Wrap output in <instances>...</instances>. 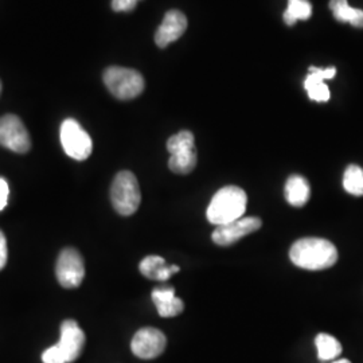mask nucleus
<instances>
[{"mask_svg":"<svg viewBox=\"0 0 363 363\" xmlns=\"http://www.w3.org/2000/svg\"><path fill=\"white\" fill-rule=\"evenodd\" d=\"M291 261L303 269L322 271L331 268L337 261V250L325 238L307 237L296 241L289 250Z\"/></svg>","mask_w":363,"mask_h":363,"instance_id":"f257e3e1","label":"nucleus"},{"mask_svg":"<svg viewBox=\"0 0 363 363\" xmlns=\"http://www.w3.org/2000/svg\"><path fill=\"white\" fill-rule=\"evenodd\" d=\"M247 193L237 186H226L217 191L210 205L206 216L210 223L220 226L229 222L240 220L247 211Z\"/></svg>","mask_w":363,"mask_h":363,"instance_id":"f03ea898","label":"nucleus"},{"mask_svg":"<svg viewBox=\"0 0 363 363\" xmlns=\"http://www.w3.org/2000/svg\"><path fill=\"white\" fill-rule=\"evenodd\" d=\"M111 201L120 216L128 217L140 206L142 193L139 182L130 171H120L112 182Z\"/></svg>","mask_w":363,"mask_h":363,"instance_id":"7ed1b4c3","label":"nucleus"},{"mask_svg":"<svg viewBox=\"0 0 363 363\" xmlns=\"http://www.w3.org/2000/svg\"><path fill=\"white\" fill-rule=\"evenodd\" d=\"M104 84L118 100H132L144 91L143 76L128 67H108L104 72Z\"/></svg>","mask_w":363,"mask_h":363,"instance_id":"20e7f679","label":"nucleus"},{"mask_svg":"<svg viewBox=\"0 0 363 363\" xmlns=\"http://www.w3.org/2000/svg\"><path fill=\"white\" fill-rule=\"evenodd\" d=\"M169 152V167L172 172L186 175L196 166L194 135L190 130H181L167 142Z\"/></svg>","mask_w":363,"mask_h":363,"instance_id":"39448f33","label":"nucleus"},{"mask_svg":"<svg viewBox=\"0 0 363 363\" xmlns=\"http://www.w3.org/2000/svg\"><path fill=\"white\" fill-rule=\"evenodd\" d=\"M61 144L66 152L74 160L88 159L93 150L91 136L84 130L77 120L66 118L61 125Z\"/></svg>","mask_w":363,"mask_h":363,"instance_id":"423d86ee","label":"nucleus"},{"mask_svg":"<svg viewBox=\"0 0 363 363\" xmlns=\"http://www.w3.org/2000/svg\"><path fill=\"white\" fill-rule=\"evenodd\" d=\"M55 274L58 283L64 288L70 289L81 286L85 277V264L77 249L66 247L60 253L55 265Z\"/></svg>","mask_w":363,"mask_h":363,"instance_id":"0eeeda50","label":"nucleus"},{"mask_svg":"<svg viewBox=\"0 0 363 363\" xmlns=\"http://www.w3.org/2000/svg\"><path fill=\"white\" fill-rule=\"evenodd\" d=\"M0 145L16 154L28 152L31 148V139L19 117L15 115L0 117Z\"/></svg>","mask_w":363,"mask_h":363,"instance_id":"6e6552de","label":"nucleus"},{"mask_svg":"<svg viewBox=\"0 0 363 363\" xmlns=\"http://www.w3.org/2000/svg\"><path fill=\"white\" fill-rule=\"evenodd\" d=\"M167 339L164 334L152 327H145L139 330L132 339V352L142 359H154L166 350Z\"/></svg>","mask_w":363,"mask_h":363,"instance_id":"1a4fd4ad","label":"nucleus"},{"mask_svg":"<svg viewBox=\"0 0 363 363\" xmlns=\"http://www.w3.org/2000/svg\"><path fill=\"white\" fill-rule=\"evenodd\" d=\"M262 222L257 217H242L240 220L217 226L213 232V241L220 247H229L240 241L247 234L255 233L261 228Z\"/></svg>","mask_w":363,"mask_h":363,"instance_id":"9d476101","label":"nucleus"},{"mask_svg":"<svg viewBox=\"0 0 363 363\" xmlns=\"http://www.w3.org/2000/svg\"><path fill=\"white\" fill-rule=\"evenodd\" d=\"M85 334L79 328L76 320L67 319L61 325V337L57 346L65 355L66 362L72 363L77 361L85 346Z\"/></svg>","mask_w":363,"mask_h":363,"instance_id":"9b49d317","label":"nucleus"},{"mask_svg":"<svg viewBox=\"0 0 363 363\" xmlns=\"http://www.w3.org/2000/svg\"><path fill=\"white\" fill-rule=\"evenodd\" d=\"M187 28V18L179 10H169L164 15L162 25L155 33V42L159 48H167L169 43L181 38Z\"/></svg>","mask_w":363,"mask_h":363,"instance_id":"f8f14e48","label":"nucleus"},{"mask_svg":"<svg viewBox=\"0 0 363 363\" xmlns=\"http://www.w3.org/2000/svg\"><path fill=\"white\" fill-rule=\"evenodd\" d=\"M337 69L335 67H310V73L304 79V88L308 93L312 101L316 103H325L330 100V89L325 85V79L335 77Z\"/></svg>","mask_w":363,"mask_h":363,"instance_id":"ddd939ff","label":"nucleus"},{"mask_svg":"<svg viewBox=\"0 0 363 363\" xmlns=\"http://www.w3.org/2000/svg\"><path fill=\"white\" fill-rule=\"evenodd\" d=\"M152 301L162 318L178 316L184 310L182 298H177L172 286H157L152 291Z\"/></svg>","mask_w":363,"mask_h":363,"instance_id":"4468645a","label":"nucleus"},{"mask_svg":"<svg viewBox=\"0 0 363 363\" xmlns=\"http://www.w3.org/2000/svg\"><path fill=\"white\" fill-rule=\"evenodd\" d=\"M139 269L144 277L156 281H167L172 274L181 271L178 265H167L166 259L160 256H148L142 259Z\"/></svg>","mask_w":363,"mask_h":363,"instance_id":"2eb2a0df","label":"nucleus"},{"mask_svg":"<svg viewBox=\"0 0 363 363\" xmlns=\"http://www.w3.org/2000/svg\"><path fill=\"white\" fill-rule=\"evenodd\" d=\"M284 194L289 205L295 208H301L308 202L311 196L310 183L301 175H292L286 181Z\"/></svg>","mask_w":363,"mask_h":363,"instance_id":"dca6fc26","label":"nucleus"},{"mask_svg":"<svg viewBox=\"0 0 363 363\" xmlns=\"http://www.w3.org/2000/svg\"><path fill=\"white\" fill-rule=\"evenodd\" d=\"M330 10L339 22H349L354 27L362 28L363 10L351 7L347 0H330Z\"/></svg>","mask_w":363,"mask_h":363,"instance_id":"f3484780","label":"nucleus"},{"mask_svg":"<svg viewBox=\"0 0 363 363\" xmlns=\"http://www.w3.org/2000/svg\"><path fill=\"white\" fill-rule=\"evenodd\" d=\"M315 343L318 349V358L320 361H331L342 354V345L339 340L328 334H319L315 339Z\"/></svg>","mask_w":363,"mask_h":363,"instance_id":"a211bd4d","label":"nucleus"},{"mask_svg":"<svg viewBox=\"0 0 363 363\" xmlns=\"http://www.w3.org/2000/svg\"><path fill=\"white\" fill-rule=\"evenodd\" d=\"M312 15V6L308 0H288V7L284 13V22L292 26L298 19H308Z\"/></svg>","mask_w":363,"mask_h":363,"instance_id":"6ab92c4d","label":"nucleus"},{"mask_svg":"<svg viewBox=\"0 0 363 363\" xmlns=\"http://www.w3.org/2000/svg\"><path fill=\"white\" fill-rule=\"evenodd\" d=\"M343 187L347 193L357 196L363 195V169L357 164L349 166L343 175Z\"/></svg>","mask_w":363,"mask_h":363,"instance_id":"aec40b11","label":"nucleus"},{"mask_svg":"<svg viewBox=\"0 0 363 363\" xmlns=\"http://www.w3.org/2000/svg\"><path fill=\"white\" fill-rule=\"evenodd\" d=\"M42 361L43 363H67L64 352L57 345L49 347L42 354Z\"/></svg>","mask_w":363,"mask_h":363,"instance_id":"412c9836","label":"nucleus"},{"mask_svg":"<svg viewBox=\"0 0 363 363\" xmlns=\"http://www.w3.org/2000/svg\"><path fill=\"white\" fill-rule=\"evenodd\" d=\"M140 0H112V9L116 13H130Z\"/></svg>","mask_w":363,"mask_h":363,"instance_id":"4be33fe9","label":"nucleus"},{"mask_svg":"<svg viewBox=\"0 0 363 363\" xmlns=\"http://www.w3.org/2000/svg\"><path fill=\"white\" fill-rule=\"evenodd\" d=\"M9 194H10V187L6 179L0 178V211L7 206L9 202Z\"/></svg>","mask_w":363,"mask_h":363,"instance_id":"5701e85b","label":"nucleus"},{"mask_svg":"<svg viewBox=\"0 0 363 363\" xmlns=\"http://www.w3.org/2000/svg\"><path fill=\"white\" fill-rule=\"evenodd\" d=\"M7 241H6V237L3 232L0 230V271L6 267L7 264Z\"/></svg>","mask_w":363,"mask_h":363,"instance_id":"b1692460","label":"nucleus"},{"mask_svg":"<svg viewBox=\"0 0 363 363\" xmlns=\"http://www.w3.org/2000/svg\"><path fill=\"white\" fill-rule=\"evenodd\" d=\"M334 363H351L350 361H347V359H339L337 362Z\"/></svg>","mask_w":363,"mask_h":363,"instance_id":"393cba45","label":"nucleus"},{"mask_svg":"<svg viewBox=\"0 0 363 363\" xmlns=\"http://www.w3.org/2000/svg\"><path fill=\"white\" fill-rule=\"evenodd\" d=\"M0 91H1V82H0Z\"/></svg>","mask_w":363,"mask_h":363,"instance_id":"a878e982","label":"nucleus"}]
</instances>
